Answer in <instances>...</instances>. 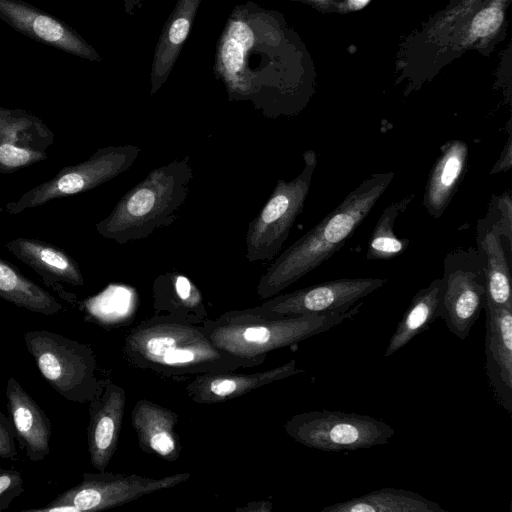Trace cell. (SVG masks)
Listing matches in <instances>:
<instances>
[{
  "mask_svg": "<svg viewBox=\"0 0 512 512\" xmlns=\"http://www.w3.org/2000/svg\"><path fill=\"white\" fill-rule=\"evenodd\" d=\"M414 198L409 194L389 204L381 213L372 231L366 257L368 260H388L402 254L409 246L407 238H399L394 232L397 218L407 209Z\"/></svg>",
  "mask_w": 512,
  "mask_h": 512,
  "instance_id": "cell-26",
  "label": "cell"
},
{
  "mask_svg": "<svg viewBox=\"0 0 512 512\" xmlns=\"http://www.w3.org/2000/svg\"><path fill=\"white\" fill-rule=\"evenodd\" d=\"M191 478L189 472H178L162 478L136 474L84 472L81 481L65 490L45 506L22 511L52 512L100 511L118 507L154 492L173 488Z\"/></svg>",
  "mask_w": 512,
  "mask_h": 512,
  "instance_id": "cell-9",
  "label": "cell"
},
{
  "mask_svg": "<svg viewBox=\"0 0 512 512\" xmlns=\"http://www.w3.org/2000/svg\"><path fill=\"white\" fill-rule=\"evenodd\" d=\"M468 161V145L454 139L441 147V154L430 171L423 206L434 219L440 218L451 202L465 175Z\"/></svg>",
  "mask_w": 512,
  "mask_h": 512,
  "instance_id": "cell-21",
  "label": "cell"
},
{
  "mask_svg": "<svg viewBox=\"0 0 512 512\" xmlns=\"http://www.w3.org/2000/svg\"><path fill=\"white\" fill-rule=\"evenodd\" d=\"M443 268L439 318L464 340L485 305L484 261L477 248L457 249L447 253Z\"/></svg>",
  "mask_w": 512,
  "mask_h": 512,
  "instance_id": "cell-11",
  "label": "cell"
},
{
  "mask_svg": "<svg viewBox=\"0 0 512 512\" xmlns=\"http://www.w3.org/2000/svg\"><path fill=\"white\" fill-rule=\"evenodd\" d=\"M363 302L350 309L301 316L269 315L255 307L234 310L201 326L212 343L223 353L238 360L243 368H253L267 354L326 332L357 315Z\"/></svg>",
  "mask_w": 512,
  "mask_h": 512,
  "instance_id": "cell-4",
  "label": "cell"
},
{
  "mask_svg": "<svg viewBox=\"0 0 512 512\" xmlns=\"http://www.w3.org/2000/svg\"><path fill=\"white\" fill-rule=\"evenodd\" d=\"M0 18L38 42L67 53L90 55L87 45L65 23L20 0H0Z\"/></svg>",
  "mask_w": 512,
  "mask_h": 512,
  "instance_id": "cell-19",
  "label": "cell"
},
{
  "mask_svg": "<svg viewBox=\"0 0 512 512\" xmlns=\"http://www.w3.org/2000/svg\"><path fill=\"white\" fill-rule=\"evenodd\" d=\"M304 373L296 360L252 374L210 372L195 375L186 385L189 398L197 404H218L237 399L262 386Z\"/></svg>",
  "mask_w": 512,
  "mask_h": 512,
  "instance_id": "cell-16",
  "label": "cell"
},
{
  "mask_svg": "<svg viewBox=\"0 0 512 512\" xmlns=\"http://www.w3.org/2000/svg\"><path fill=\"white\" fill-rule=\"evenodd\" d=\"M126 405L125 390L106 380L102 393L89 402L87 446L92 466L105 471L119 442Z\"/></svg>",
  "mask_w": 512,
  "mask_h": 512,
  "instance_id": "cell-15",
  "label": "cell"
},
{
  "mask_svg": "<svg viewBox=\"0 0 512 512\" xmlns=\"http://www.w3.org/2000/svg\"><path fill=\"white\" fill-rule=\"evenodd\" d=\"M321 512H447L438 503L410 490L383 487L327 505Z\"/></svg>",
  "mask_w": 512,
  "mask_h": 512,
  "instance_id": "cell-23",
  "label": "cell"
},
{
  "mask_svg": "<svg viewBox=\"0 0 512 512\" xmlns=\"http://www.w3.org/2000/svg\"><path fill=\"white\" fill-rule=\"evenodd\" d=\"M17 259L32 268L42 282L69 304L76 302V295L64 285L82 286L84 277L79 265L65 250L43 240L18 237L5 243Z\"/></svg>",
  "mask_w": 512,
  "mask_h": 512,
  "instance_id": "cell-13",
  "label": "cell"
},
{
  "mask_svg": "<svg viewBox=\"0 0 512 512\" xmlns=\"http://www.w3.org/2000/svg\"><path fill=\"white\" fill-rule=\"evenodd\" d=\"M284 429L297 443L326 452L382 446L395 434L393 427L371 416L326 409L296 414Z\"/></svg>",
  "mask_w": 512,
  "mask_h": 512,
  "instance_id": "cell-8",
  "label": "cell"
},
{
  "mask_svg": "<svg viewBox=\"0 0 512 512\" xmlns=\"http://www.w3.org/2000/svg\"><path fill=\"white\" fill-rule=\"evenodd\" d=\"M442 281L434 279L418 291L391 335L384 356L389 357L427 330L439 318Z\"/></svg>",
  "mask_w": 512,
  "mask_h": 512,
  "instance_id": "cell-24",
  "label": "cell"
},
{
  "mask_svg": "<svg viewBox=\"0 0 512 512\" xmlns=\"http://www.w3.org/2000/svg\"><path fill=\"white\" fill-rule=\"evenodd\" d=\"M393 178L392 171L371 174L320 222L277 255L260 277L258 296H275L328 260L353 235Z\"/></svg>",
  "mask_w": 512,
  "mask_h": 512,
  "instance_id": "cell-2",
  "label": "cell"
},
{
  "mask_svg": "<svg viewBox=\"0 0 512 512\" xmlns=\"http://www.w3.org/2000/svg\"><path fill=\"white\" fill-rule=\"evenodd\" d=\"M512 0H450L401 41L395 84L404 96L420 90L467 51L489 57L507 33Z\"/></svg>",
  "mask_w": 512,
  "mask_h": 512,
  "instance_id": "cell-1",
  "label": "cell"
},
{
  "mask_svg": "<svg viewBox=\"0 0 512 512\" xmlns=\"http://www.w3.org/2000/svg\"><path fill=\"white\" fill-rule=\"evenodd\" d=\"M485 370L495 400L512 414V307L485 304Z\"/></svg>",
  "mask_w": 512,
  "mask_h": 512,
  "instance_id": "cell-14",
  "label": "cell"
},
{
  "mask_svg": "<svg viewBox=\"0 0 512 512\" xmlns=\"http://www.w3.org/2000/svg\"><path fill=\"white\" fill-rule=\"evenodd\" d=\"M228 35L222 48V60L227 70L237 72L242 67L245 52L253 43V34L247 24L236 21Z\"/></svg>",
  "mask_w": 512,
  "mask_h": 512,
  "instance_id": "cell-29",
  "label": "cell"
},
{
  "mask_svg": "<svg viewBox=\"0 0 512 512\" xmlns=\"http://www.w3.org/2000/svg\"><path fill=\"white\" fill-rule=\"evenodd\" d=\"M189 31V22L185 18L176 19L170 30H169V39L173 44L182 43Z\"/></svg>",
  "mask_w": 512,
  "mask_h": 512,
  "instance_id": "cell-36",
  "label": "cell"
},
{
  "mask_svg": "<svg viewBox=\"0 0 512 512\" xmlns=\"http://www.w3.org/2000/svg\"><path fill=\"white\" fill-rule=\"evenodd\" d=\"M155 315H166L201 325L208 319L199 289L185 276L175 273L160 275L153 284Z\"/></svg>",
  "mask_w": 512,
  "mask_h": 512,
  "instance_id": "cell-22",
  "label": "cell"
},
{
  "mask_svg": "<svg viewBox=\"0 0 512 512\" xmlns=\"http://www.w3.org/2000/svg\"><path fill=\"white\" fill-rule=\"evenodd\" d=\"M508 138L503 147V150L491 169V174L506 172L511 169L512 165V145H511V124L510 120L507 123Z\"/></svg>",
  "mask_w": 512,
  "mask_h": 512,
  "instance_id": "cell-35",
  "label": "cell"
},
{
  "mask_svg": "<svg viewBox=\"0 0 512 512\" xmlns=\"http://www.w3.org/2000/svg\"><path fill=\"white\" fill-rule=\"evenodd\" d=\"M477 250L485 267L486 301L494 307H512L510 259L512 247L507 244L501 230L488 210L477 222Z\"/></svg>",
  "mask_w": 512,
  "mask_h": 512,
  "instance_id": "cell-18",
  "label": "cell"
},
{
  "mask_svg": "<svg viewBox=\"0 0 512 512\" xmlns=\"http://www.w3.org/2000/svg\"><path fill=\"white\" fill-rule=\"evenodd\" d=\"M24 480L19 471L0 467V512L24 492Z\"/></svg>",
  "mask_w": 512,
  "mask_h": 512,
  "instance_id": "cell-31",
  "label": "cell"
},
{
  "mask_svg": "<svg viewBox=\"0 0 512 512\" xmlns=\"http://www.w3.org/2000/svg\"><path fill=\"white\" fill-rule=\"evenodd\" d=\"M386 282V279L374 277L334 279L274 296L255 308L277 316L324 314L350 309Z\"/></svg>",
  "mask_w": 512,
  "mask_h": 512,
  "instance_id": "cell-12",
  "label": "cell"
},
{
  "mask_svg": "<svg viewBox=\"0 0 512 512\" xmlns=\"http://www.w3.org/2000/svg\"><path fill=\"white\" fill-rule=\"evenodd\" d=\"M324 14H346L364 8L370 0H308Z\"/></svg>",
  "mask_w": 512,
  "mask_h": 512,
  "instance_id": "cell-34",
  "label": "cell"
},
{
  "mask_svg": "<svg viewBox=\"0 0 512 512\" xmlns=\"http://www.w3.org/2000/svg\"><path fill=\"white\" fill-rule=\"evenodd\" d=\"M272 503L270 501H257L248 503L245 507L238 508L237 511L247 512H270L272 510Z\"/></svg>",
  "mask_w": 512,
  "mask_h": 512,
  "instance_id": "cell-37",
  "label": "cell"
},
{
  "mask_svg": "<svg viewBox=\"0 0 512 512\" xmlns=\"http://www.w3.org/2000/svg\"><path fill=\"white\" fill-rule=\"evenodd\" d=\"M501 234L507 244L512 247V199L509 191L498 196L493 195L488 205Z\"/></svg>",
  "mask_w": 512,
  "mask_h": 512,
  "instance_id": "cell-30",
  "label": "cell"
},
{
  "mask_svg": "<svg viewBox=\"0 0 512 512\" xmlns=\"http://www.w3.org/2000/svg\"><path fill=\"white\" fill-rule=\"evenodd\" d=\"M179 415L147 399L138 400L131 412V424L140 449L162 460L179 459L182 446L175 431Z\"/></svg>",
  "mask_w": 512,
  "mask_h": 512,
  "instance_id": "cell-20",
  "label": "cell"
},
{
  "mask_svg": "<svg viewBox=\"0 0 512 512\" xmlns=\"http://www.w3.org/2000/svg\"><path fill=\"white\" fill-rule=\"evenodd\" d=\"M9 418L16 439L32 462H40L50 453L51 421L18 380L11 376L6 384Z\"/></svg>",
  "mask_w": 512,
  "mask_h": 512,
  "instance_id": "cell-17",
  "label": "cell"
},
{
  "mask_svg": "<svg viewBox=\"0 0 512 512\" xmlns=\"http://www.w3.org/2000/svg\"><path fill=\"white\" fill-rule=\"evenodd\" d=\"M0 139L45 151L53 143L54 136L36 116L0 106Z\"/></svg>",
  "mask_w": 512,
  "mask_h": 512,
  "instance_id": "cell-27",
  "label": "cell"
},
{
  "mask_svg": "<svg viewBox=\"0 0 512 512\" xmlns=\"http://www.w3.org/2000/svg\"><path fill=\"white\" fill-rule=\"evenodd\" d=\"M0 297L20 308L46 316L58 314L63 310V305L51 293L2 258H0Z\"/></svg>",
  "mask_w": 512,
  "mask_h": 512,
  "instance_id": "cell-25",
  "label": "cell"
},
{
  "mask_svg": "<svg viewBox=\"0 0 512 512\" xmlns=\"http://www.w3.org/2000/svg\"><path fill=\"white\" fill-rule=\"evenodd\" d=\"M303 161V169L294 179L277 181L265 205L250 221L245 238L249 262L273 260L302 212L318 163L316 152L306 150Z\"/></svg>",
  "mask_w": 512,
  "mask_h": 512,
  "instance_id": "cell-7",
  "label": "cell"
},
{
  "mask_svg": "<svg viewBox=\"0 0 512 512\" xmlns=\"http://www.w3.org/2000/svg\"><path fill=\"white\" fill-rule=\"evenodd\" d=\"M0 458L11 461L18 459L16 448V434L13 424L5 414L0 411Z\"/></svg>",
  "mask_w": 512,
  "mask_h": 512,
  "instance_id": "cell-33",
  "label": "cell"
},
{
  "mask_svg": "<svg viewBox=\"0 0 512 512\" xmlns=\"http://www.w3.org/2000/svg\"><path fill=\"white\" fill-rule=\"evenodd\" d=\"M23 339L42 377L63 398L89 403L102 393L106 380L96 374L89 345L48 330H29Z\"/></svg>",
  "mask_w": 512,
  "mask_h": 512,
  "instance_id": "cell-6",
  "label": "cell"
},
{
  "mask_svg": "<svg viewBox=\"0 0 512 512\" xmlns=\"http://www.w3.org/2000/svg\"><path fill=\"white\" fill-rule=\"evenodd\" d=\"M141 152L135 145L97 149L87 160L61 169L53 178L29 189L5 205L9 214H20L51 200L86 192L129 169Z\"/></svg>",
  "mask_w": 512,
  "mask_h": 512,
  "instance_id": "cell-10",
  "label": "cell"
},
{
  "mask_svg": "<svg viewBox=\"0 0 512 512\" xmlns=\"http://www.w3.org/2000/svg\"><path fill=\"white\" fill-rule=\"evenodd\" d=\"M494 88L500 90L504 95L506 102L511 105V44H508L502 53L498 67L495 71Z\"/></svg>",
  "mask_w": 512,
  "mask_h": 512,
  "instance_id": "cell-32",
  "label": "cell"
},
{
  "mask_svg": "<svg viewBox=\"0 0 512 512\" xmlns=\"http://www.w3.org/2000/svg\"><path fill=\"white\" fill-rule=\"evenodd\" d=\"M47 158L44 150L0 139V174L16 172Z\"/></svg>",
  "mask_w": 512,
  "mask_h": 512,
  "instance_id": "cell-28",
  "label": "cell"
},
{
  "mask_svg": "<svg viewBox=\"0 0 512 512\" xmlns=\"http://www.w3.org/2000/svg\"><path fill=\"white\" fill-rule=\"evenodd\" d=\"M193 170L185 156L151 170L96 223V231L118 244L144 239L172 224L190 191Z\"/></svg>",
  "mask_w": 512,
  "mask_h": 512,
  "instance_id": "cell-5",
  "label": "cell"
},
{
  "mask_svg": "<svg viewBox=\"0 0 512 512\" xmlns=\"http://www.w3.org/2000/svg\"><path fill=\"white\" fill-rule=\"evenodd\" d=\"M122 354L128 365L170 378L243 368L212 343L201 325L166 315H154L132 328Z\"/></svg>",
  "mask_w": 512,
  "mask_h": 512,
  "instance_id": "cell-3",
  "label": "cell"
}]
</instances>
